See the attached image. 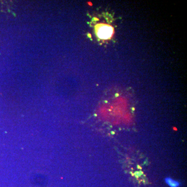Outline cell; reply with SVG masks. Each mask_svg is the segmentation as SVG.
Listing matches in <instances>:
<instances>
[{
  "instance_id": "obj_1",
  "label": "cell",
  "mask_w": 187,
  "mask_h": 187,
  "mask_svg": "<svg viewBox=\"0 0 187 187\" xmlns=\"http://www.w3.org/2000/svg\"><path fill=\"white\" fill-rule=\"evenodd\" d=\"M95 31L98 39L107 40L111 39L114 34V29L110 25L100 23L95 27Z\"/></svg>"
},
{
  "instance_id": "obj_2",
  "label": "cell",
  "mask_w": 187,
  "mask_h": 187,
  "mask_svg": "<svg viewBox=\"0 0 187 187\" xmlns=\"http://www.w3.org/2000/svg\"><path fill=\"white\" fill-rule=\"evenodd\" d=\"M165 181L166 184L170 187H179L180 186V183L178 181L173 179L170 177L166 178Z\"/></svg>"
},
{
  "instance_id": "obj_3",
  "label": "cell",
  "mask_w": 187,
  "mask_h": 187,
  "mask_svg": "<svg viewBox=\"0 0 187 187\" xmlns=\"http://www.w3.org/2000/svg\"><path fill=\"white\" fill-rule=\"evenodd\" d=\"M173 129L174 130V131H177V128H175V127H174Z\"/></svg>"
},
{
  "instance_id": "obj_4",
  "label": "cell",
  "mask_w": 187,
  "mask_h": 187,
  "mask_svg": "<svg viewBox=\"0 0 187 187\" xmlns=\"http://www.w3.org/2000/svg\"><path fill=\"white\" fill-rule=\"evenodd\" d=\"M112 134H115V133H114V132H112Z\"/></svg>"
}]
</instances>
